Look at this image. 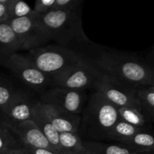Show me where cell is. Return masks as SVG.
<instances>
[{
  "label": "cell",
  "mask_w": 154,
  "mask_h": 154,
  "mask_svg": "<svg viewBox=\"0 0 154 154\" xmlns=\"http://www.w3.org/2000/svg\"><path fill=\"white\" fill-rule=\"evenodd\" d=\"M87 98L86 92L51 87L39 94V102L69 114L81 115Z\"/></svg>",
  "instance_id": "ba28073f"
},
{
  "label": "cell",
  "mask_w": 154,
  "mask_h": 154,
  "mask_svg": "<svg viewBox=\"0 0 154 154\" xmlns=\"http://www.w3.org/2000/svg\"><path fill=\"white\" fill-rule=\"evenodd\" d=\"M39 102L37 93L25 88H17L11 100L0 114L2 122L5 123H17L32 120V111Z\"/></svg>",
  "instance_id": "9c48e42d"
},
{
  "label": "cell",
  "mask_w": 154,
  "mask_h": 154,
  "mask_svg": "<svg viewBox=\"0 0 154 154\" xmlns=\"http://www.w3.org/2000/svg\"><path fill=\"white\" fill-rule=\"evenodd\" d=\"M55 0H36L33 11L38 16H42L54 10Z\"/></svg>",
  "instance_id": "d4e9b609"
},
{
  "label": "cell",
  "mask_w": 154,
  "mask_h": 154,
  "mask_svg": "<svg viewBox=\"0 0 154 154\" xmlns=\"http://www.w3.org/2000/svg\"><path fill=\"white\" fill-rule=\"evenodd\" d=\"M83 145L85 154H134L120 144L117 143H107L104 141H84Z\"/></svg>",
  "instance_id": "e0dca14e"
},
{
  "label": "cell",
  "mask_w": 154,
  "mask_h": 154,
  "mask_svg": "<svg viewBox=\"0 0 154 154\" xmlns=\"http://www.w3.org/2000/svg\"><path fill=\"white\" fill-rule=\"evenodd\" d=\"M32 120L35 123L38 128L45 135L54 151L58 154H63L60 144V133L51 124V121L44 111L40 102H38L33 108Z\"/></svg>",
  "instance_id": "4fadbf2b"
},
{
  "label": "cell",
  "mask_w": 154,
  "mask_h": 154,
  "mask_svg": "<svg viewBox=\"0 0 154 154\" xmlns=\"http://www.w3.org/2000/svg\"><path fill=\"white\" fill-rule=\"evenodd\" d=\"M136 99L147 121L152 125L154 120V85L138 87Z\"/></svg>",
  "instance_id": "2e32d148"
},
{
  "label": "cell",
  "mask_w": 154,
  "mask_h": 154,
  "mask_svg": "<svg viewBox=\"0 0 154 154\" xmlns=\"http://www.w3.org/2000/svg\"><path fill=\"white\" fill-rule=\"evenodd\" d=\"M11 0H0V23L8 20V6Z\"/></svg>",
  "instance_id": "4316f807"
},
{
  "label": "cell",
  "mask_w": 154,
  "mask_h": 154,
  "mask_svg": "<svg viewBox=\"0 0 154 154\" xmlns=\"http://www.w3.org/2000/svg\"><path fill=\"white\" fill-rule=\"evenodd\" d=\"M21 151L23 154H58L54 150H48V149L35 148V147H29L26 146H22Z\"/></svg>",
  "instance_id": "484cf974"
},
{
  "label": "cell",
  "mask_w": 154,
  "mask_h": 154,
  "mask_svg": "<svg viewBox=\"0 0 154 154\" xmlns=\"http://www.w3.org/2000/svg\"><path fill=\"white\" fill-rule=\"evenodd\" d=\"M78 54L105 76L136 88L154 85L152 66L135 54L117 51L90 40Z\"/></svg>",
  "instance_id": "6da1fadb"
},
{
  "label": "cell",
  "mask_w": 154,
  "mask_h": 154,
  "mask_svg": "<svg viewBox=\"0 0 154 154\" xmlns=\"http://www.w3.org/2000/svg\"><path fill=\"white\" fill-rule=\"evenodd\" d=\"M120 145L132 152H153L154 138L151 129H142Z\"/></svg>",
  "instance_id": "9a60e30c"
},
{
  "label": "cell",
  "mask_w": 154,
  "mask_h": 154,
  "mask_svg": "<svg viewBox=\"0 0 154 154\" xmlns=\"http://www.w3.org/2000/svg\"><path fill=\"white\" fill-rule=\"evenodd\" d=\"M39 18L56 45L78 54L90 41L83 29L82 8L70 11H52Z\"/></svg>",
  "instance_id": "3957f363"
},
{
  "label": "cell",
  "mask_w": 154,
  "mask_h": 154,
  "mask_svg": "<svg viewBox=\"0 0 154 154\" xmlns=\"http://www.w3.org/2000/svg\"><path fill=\"white\" fill-rule=\"evenodd\" d=\"M22 147L19 138L0 120V154H5L11 150Z\"/></svg>",
  "instance_id": "44dd1931"
},
{
  "label": "cell",
  "mask_w": 154,
  "mask_h": 154,
  "mask_svg": "<svg viewBox=\"0 0 154 154\" xmlns=\"http://www.w3.org/2000/svg\"><path fill=\"white\" fill-rule=\"evenodd\" d=\"M119 119L132 126H136L141 129H151V124L146 120L145 117L138 108L123 107L117 108Z\"/></svg>",
  "instance_id": "d6986e66"
},
{
  "label": "cell",
  "mask_w": 154,
  "mask_h": 154,
  "mask_svg": "<svg viewBox=\"0 0 154 154\" xmlns=\"http://www.w3.org/2000/svg\"><path fill=\"white\" fill-rule=\"evenodd\" d=\"M105 75L90 63H80L51 78V87H60L78 91H94L103 82Z\"/></svg>",
  "instance_id": "5b68a950"
},
{
  "label": "cell",
  "mask_w": 154,
  "mask_h": 154,
  "mask_svg": "<svg viewBox=\"0 0 154 154\" xmlns=\"http://www.w3.org/2000/svg\"><path fill=\"white\" fill-rule=\"evenodd\" d=\"M141 130L142 129L119 119L110 130L106 141H114L117 144H121Z\"/></svg>",
  "instance_id": "ac0fdd59"
},
{
  "label": "cell",
  "mask_w": 154,
  "mask_h": 154,
  "mask_svg": "<svg viewBox=\"0 0 154 154\" xmlns=\"http://www.w3.org/2000/svg\"><path fill=\"white\" fill-rule=\"evenodd\" d=\"M137 90L136 87L105 76L103 82L96 91L99 92L105 99L117 108L132 107L140 109L136 99Z\"/></svg>",
  "instance_id": "30bf717a"
},
{
  "label": "cell",
  "mask_w": 154,
  "mask_h": 154,
  "mask_svg": "<svg viewBox=\"0 0 154 154\" xmlns=\"http://www.w3.org/2000/svg\"><path fill=\"white\" fill-rule=\"evenodd\" d=\"M83 0H55L53 11H70L82 8Z\"/></svg>",
  "instance_id": "cb8c5ba5"
},
{
  "label": "cell",
  "mask_w": 154,
  "mask_h": 154,
  "mask_svg": "<svg viewBox=\"0 0 154 154\" xmlns=\"http://www.w3.org/2000/svg\"><path fill=\"white\" fill-rule=\"evenodd\" d=\"M3 123L16 135L22 146L54 150L47 138L32 120L17 123Z\"/></svg>",
  "instance_id": "8fae6325"
},
{
  "label": "cell",
  "mask_w": 154,
  "mask_h": 154,
  "mask_svg": "<svg viewBox=\"0 0 154 154\" xmlns=\"http://www.w3.org/2000/svg\"><path fill=\"white\" fill-rule=\"evenodd\" d=\"M24 85L25 88L41 94L51 88V78L41 72L26 54L15 53L4 65Z\"/></svg>",
  "instance_id": "8992f818"
},
{
  "label": "cell",
  "mask_w": 154,
  "mask_h": 154,
  "mask_svg": "<svg viewBox=\"0 0 154 154\" xmlns=\"http://www.w3.org/2000/svg\"><path fill=\"white\" fill-rule=\"evenodd\" d=\"M42 105L51 124L59 133L78 132L81 115L69 114L42 103Z\"/></svg>",
  "instance_id": "7c38bea8"
},
{
  "label": "cell",
  "mask_w": 154,
  "mask_h": 154,
  "mask_svg": "<svg viewBox=\"0 0 154 154\" xmlns=\"http://www.w3.org/2000/svg\"><path fill=\"white\" fill-rule=\"evenodd\" d=\"M19 51L20 45L8 21L0 23V66H4L9 57Z\"/></svg>",
  "instance_id": "5bb4252c"
},
{
  "label": "cell",
  "mask_w": 154,
  "mask_h": 154,
  "mask_svg": "<svg viewBox=\"0 0 154 154\" xmlns=\"http://www.w3.org/2000/svg\"><path fill=\"white\" fill-rule=\"evenodd\" d=\"M8 20L32 16L35 14L30 6L22 0H11L8 6Z\"/></svg>",
  "instance_id": "603a6c76"
},
{
  "label": "cell",
  "mask_w": 154,
  "mask_h": 154,
  "mask_svg": "<svg viewBox=\"0 0 154 154\" xmlns=\"http://www.w3.org/2000/svg\"><path fill=\"white\" fill-rule=\"evenodd\" d=\"M17 87L5 75H0V114L11 100Z\"/></svg>",
  "instance_id": "7402d4cb"
},
{
  "label": "cell",
  "mask_w": 154,
  "mask_h": 154,
  "mask_svg": "<svg viewBox=\"0 0 154 154\" xmlns=\"http://www.w3.org/2000/svg\"><path fill=\"white\" fill-rule=\"evenodd\" d=\"M134 154H154L153 152H136Z\"/></svg>",
  "instance_id": "f1b7e54d"
},
{
  "label": "cell",
  "mask_w": 154,
  "mask_h": 154,
  "mask_svg": "<svg viewBox=\"0 0 154 154\" xmlns=\"http://www.w3.org/2000/svg\"><path fill=\"white\" fill-rule=\"evenodd\" d=\"M5 154H23L22 151H21V148L19 150H11V151L8 152Z\"/></svg>",
  "instance_id": "83f0119b"
},
{
  "label": "cell",
  "mask_w": 154,
  "mask_h": 154,
  "mask_svg": "<svg viewBox=\"0 0 154 154\" xmlns=\"http://www.w3.org/2000/svg\"><path fill=\"white\" fill-rule=\"evenodd\" d=\"M26 55L41 72L50 78L84 61L75 52L56 44L31 50Z\"/></svg>",
  "instance_id": "277c9868"
},
{
  "label": "cell",
  "mask_w": 154,
  "mask_h": 154,
  "mask_svg": "<svg viewBox=\"0 0 154 154\" xmlns=\"http://www.w3.org/2000/svg\"><path fill=\"white\" fill-rule=\"evenodd\" d=\"M119 120L117 108L98 91H92L81 114L78 135L84 141H104Z\"/></svg>",
  "instance_id": "7a4b0ae2"
},
{
  "label": "cell",
  "mask_w": 154,
  "mask_h": 154,
  "mask_svg": "<svg viewBox=\"0 0 154 154\" xmlns=\"http://www.w3.org/2000/svg\"><path fill=\"white\" fill-rule=\"evenodd\" d=\"M11 26L21 51H31L48 45L51 42L49 32L35 13L19 19L8 20Z\"/></svg>",
  "instance_id": "52a82bcc"
},
{
  "label": "cell",
  "mask_w": 154,
  "mask_h": 154,
  "mask_svg": "<svg viewBox=\"0 0 154 154\" xmlns=\"http://www.w3.org/2000/svg\"><path fill=\"white\" fill-rule=\"evenodd\" d=\"M60 144L63 154H85L83 141L78 132L60 133Z\"/></svg>",
  "instance_id": "ffe728a7"
}]
</instances>
